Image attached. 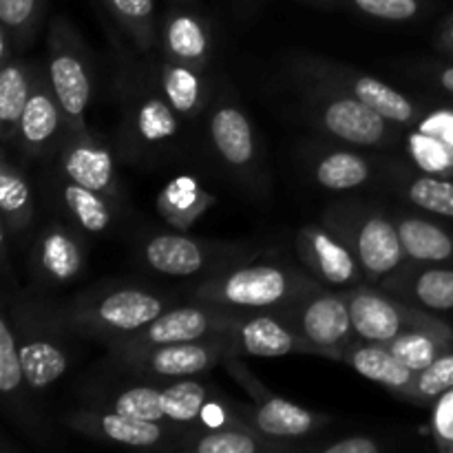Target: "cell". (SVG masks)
Returning a JSON list of instances; mask_svg holds the SVG:
<instances>
[{
	"label": "cell",
	"mask_w": 453,
	"mask_h": 453,
	"mask_svg": "<svg viewBox=\"0 0 453 453\" xmlns=\"http://www.w3.org/2000/svg\"><path fill=\"white\" fill-rule=\"evenodd\" d=\"M242 354L259 358H277L288 354H317V349L295 332V327L274 317L242 319L234 330Z\"/></svg>",
	"instance_id": "obj_19"
},
{
	"label": "cell",
	"mask_w": 453,
	"mask_h": 453,
	"mask_svg": "<svg viewBox=\"0 0 453 453\" xmlns=\"http://www.w3.org/2000/svg\"><path fill=\"white\" fill-rule=\"evenodd\" d=\"M323 453H380L383 445L376 442L374 438L367 436H349L345 441L332 442V445L321 447Z\"/></svg>",
	"instance_id": "obj_43"
},
{
	"label": "cell",
	"mask_w": 453,
	"mask_h": 453,
	"mask_svg": "<svg viewBox=\"0 0 453 453\" xmlns=\"http://www.w3.org/2000/svg\"><path fill=\"white\" fill-rule=\"evenodd\" d=\"M159 91L180 118H197L206 106V82L203 71L195 66L180 65L175 60H164L159 71Z\"/></svg>",
	"instance_id": "obj_26"
},
{
	"label": "cell",
	"mask_w": 453,
	"mask_h": 453,
	"mask_svg": "<svg viewBox=\"0 0 453 453\" xmlns=\"http://www.w3.org/2000/svg\"><path fill=\"white\" fill-rule=\"evenodd\" d=\"M447 38H449V42H451V49H453V20H451L449 29H447Z\"/></svg>",
	"instance_id": "obj_47"
},
{
	"label": "cell",
	"mask_w": 453,
	"mask_h": 453,
	"mask_svg": "<svg viewBox=\"0 0 453 453\" xmlns=\"http://www.w3.org/2000/svg\"><path fill=\"white\" fill-rule=\"evenodd\" d=\"M354 250H357L363 274L372 281L392 274L407 257L398 226L380 215H370L358 226Z\"/></svg>",
	"instance_id": "obj_15"
},
{
	"label": "cell",
	"mask_w": 453,
	"mask_h": 453,
	"mask_svg": "<svg viewBox=\"0 0 453 453\" xmlns=\"http://www.w3.org/2000/svg\"><path fill=\"white\" fill-rule=\"evenodd\" d=\"M166 310V301L155 292L142 288H119L97 296H82L60 310L56 321L78 334L113 343L149 326Z\"/></svg>",
	"instance_id": "obj_1"
},
{
	"label": "cell",
	"mask_w": 453,
	"mask_h": 453,
	"mask_svg": "<svg viewBox=\"0 0 453 453\" xmlns=\"http://www.w3.org/2000/svg\"><path fill=\"white\" fill-rule=\"evenodd\" d=\"M127 131L131 144L142 153L159 150L180 135V115L162 91L142 93L128 111Z\"/></svg>",
	"instance_id": "obj_16"
},
{
	"label": "cell",
	"mask_w": 453,
	"mask_h": 453,
	"mask_svg": "<svg viewBox=\"0 0 453 453\" xmlns=\"http://www.w3.org/2000/svg\"><path fill=\"white\" fill-rule=\"evenodd\" d=\"M212 248L180 233L155 234L144 246V261L166 277H193L211 264Z\"/></svg>",
	"instance_id": "obj_22"
},
{
	"label": "cell",
	"mask_w": 453,
	"mask_h": 453,
	"mask_svg": "<svg viewBox=\"0 0 453 453\" xmlns=\"http://www.w3.org/2000/svg\"><path fill=\"white\" fill-rule=\"evenodd\" d=\"M122 34L140 51H150L159 38L155 20V0H100Z\"/></svg>",
	"instance_id": "obj_31"
},
{
	"label": "cell",
	"mask_w": 453,
	"mask_h": 453,
	"mask_svg": "<svg viewBox=\"0 0 453 453\" xmlns=\"http://www.w3.org/2000/svg\"><path fill=\"white\" fill-rule=\"evenodd\" d=\"M197 438L186 445V449L197 453H259V451H288L295 449L288 442L264 436L250 425H224L211 427L208 432L195 434Z\"/></svg>",
	"instance_id": "obj_25"
},
{
	"label": "cell",
	"mask_w": 453,
	"mask_h": 453,
	"mask_svg": "<svg viewBox=\"0 0 453 453\" xmlns=\"http://www.w3.org/2000/svg\"><path fill=\"white\" fill-rule=\"evenodd\" d=\"M113 411L133 416L150 423H166L164 416V396L157 388H131L119 392L111 403Z\"/></svg>",
	"instance_id": "obj_39"
},
{
	"label": "cell",
	"mask_w": 453,
	"mask_h": 453,
	"mask_svg": "<svg viewBox=\"0 0 453 453\" xmlns=\"http://www.w3.org/2000/svg\"><path fill=\"white\" fill-rule=\"evenodd\" d=\"M173 3H175V4H188V7H195V3H197V0H173Z\"/></svg>",
	"instance_id": "obj_46"
},
{
	"label": "cell",
	"mask_w": 453,
	"mask_h": 453,
	"mask_svg": "<svg viewBox=\"0 0 453 453\" xmlns=\"http://www.w3.org/2000/svg\"><path fill=\"white\" fill-rule=\"evenodd\" d=\"M411 202L434 215L453 217V181L438 177H418L407 190Z\"/></svg>",
	"instance_id": "obj_40"
},
{
	"label": "cell",
	"mask_w": 453,
	"mask_h": 453,
	"mask_svg": "<svg viewBox=\"0 0 453 453\" xmlns=\"http://www.w3.org/2000/svg\"><path fill=\"white\" fill-rule=\"evenodd\" d=\"M312 283L283 265H243L203 281L195 299L230 310H268L296 303Z\"/></svg>",
	"instance_id": "obj_3"
},
{
	"label": "cell",
	"mask_w": 453,
	"mask_h": 453,
	"mask_svg": "<svg viewBox=\"0 0 453 453\" xmlns=\"http://www.w3.org/2000/svg\"><path fill=\"white\" fill-rule=\"evenodd\" d=\"M296 246L305 265L330 286H348L357 281L361 274L357 252L345 246L343 239L330 234L327 230L317 228V226L303 228L299 233Z\"/></svg>",
	"instance_id": "obj_13"
},
{
	"label": "cell",
	"mask_w": 453,
	"mask_h": 453,
	"mask_svg": "<svg viewBox=\"0 0 453 453\" xmlns=\"http://www.w3.org/2000/svg\"><path fill=\"white\" fill-rule=\"evenodd\" d=\"M438 82H441V87L445 88V91L453 93V66H449V69H445L438 75Z\"/></svg>",
	"instance_id": "obj_44"
},
{
	"label": "cell",
	"mask_w": 453,
	"mask_h": 453,
	"mask_svg": "<svg viewBox=\"0 0 453 453\" xmlns=\"http://www.w3.org/2000/svg\"><path fill=\"white\" fill-rule=\"evenodd\" d=\"M361 13L388 22H405L420 13V0H349Z\"/></svg>",
	"instance_id": "obj_41"
},
{
	"label": "cell",
	"mask_w": 453,
	"mask_h": 453,
	"mask_svg": "<svg viewBox=\"0 0 453 453\" xmlns=\"http://www.w3.org/2000/svg\"><path fill=\"white\" fill-rule=\"evenodd\" d=\"M239 323H242V317L230 312V308L197 301V305L166 310L142 330L122 336L109 345L113 357H118V354L140 352V349L162 348V345L190 343V341L211 339V336L234 334Z\"/></svg>",
	"instance_id": "obj_4"
},
{
	"label": "cell",
	"mask_w": 453,
	"mask_h": 453,
	"mask_svg": "<svg viewBox=\"0 0 453 453\" xmlns=\"http://www.w3.org/2000/svg\"><path fill=\"white\" fill-rule=\"evenodd\" d=\"M16 326L20 327V332H16V339L27 383L34 392L51 388L69 367V357H66L65 348L56 339L44 336L38 326L25 321V319L20 323L16 319Z\"/></svg>",
	"instance_id": "obj_17"
},
{
	"label": "cell",
	"mask_w": 453,
	"mask_h": 453,
	"mask_svg": "<svg viewBox=\"0 0 453 453\" xmlns=\"http://www.w3.org/2000/svg\"><path fill=\"white\" fill-rule=\"evenodd\" d=\"M34 264L40 279L51 286H65L82 273L84 248L71 230L49 226L35 243Z\"/></svg>",
	"instance_id": "obj_21"
},
{
	"label": "cell",
	"mask_w": 453,
	"mask_h": 453,
	"mask_svg": "<svg viewBox=\"0 0 453 453\" xmlns=\"http://www.w3.org/2000/svg\"><path fill=\"white\" fill-rule=\"evenodd\" d=\"M296 303H299V312L292 314L296 332L317 349V354L343 358V352L354 334L348 295L319 290L301 296Z\"/></svg>",
	"instance_id": "obj_8"
},
{
	"label": "cell",
	"mask_w": 453,
	"mask_h": 453,
	"mask_svg": "<svg viewBox=\"0 0 453 453\" xmlns=\"http://www.w3.org/2000/svg\"><path fill=\"white\" fill-rule=\"evenodd\" d=\"M226 365H228V372H233L234 379L250 392L252 401H255V405L246 410V423L264 436L277 438V441H295V438L310 436L327 423L326 416L312 414L305 407L295 405L281 396H274L273 392L261 388L259 380L246 367L239 365L234 357L228 358Z\"/></svg>",
	"instance_id": "obj_7"
},
{
	"label": "cell",
	"mask_w": 453,
	"mask_h": 453,
	"mask_svg": "<svg viewBox=\"0 0 453 453\" xmlns=\"http://www.w3.org/2000/svg\"><path fill=\"white\" fill-rule=\"evenodd\" d=\"M396 226L410 259L420 264H442L453 257V239L441 226L418 217H405Z\"/></svg>",
	"instance_id": "obj_29"
},
{
	"label": "cell",
	"mask_w": 453,
	"mask_h": 453,
	"mask_svg": "<svg viewBox=\"0 0 453 453\" xmlns=\"http://www.w3.org/2000/svg\"><path fill=\"white\" fill-rule=\"evenodd\" d=\"M303 3H310V4H317V7H326V9H332L339 4V0H303Z\"/></svg>",
	"instance_id": "obj_45"
},
{
	"label": "cell",
	"mask_w": 453,
	"mask_h": 453,
	"mask_svg": "<svg viewBox=\"0 0 453 453\" xmlns=\"http://www.w3.org/2000/svg\"><path fill=\"white\" fill-rule=\"evenodd\" d=\"M453 389V354H441L432 365L416 372L405 396L411 403H434Z\"/></svg>",
	"instance_id": "obj_36"
},
{
	"label": "cell",
	"mask_w": 453,
	"mask_h": 453,
	"mask_svg": "<svg viewBox=\"0 0 453 453\" xmlns=\"http://www.w3.org/2000/svg\"><path fill=\"white\" fill-rule=\"evenodd\" d=\"M47 0H0V34L7 35L13 51L34 42L42 25Z\"/></svg>",
	"instance_id": "obj_33"
},
{
	"label": "cell",
	"mask_w": 453,
	"mask_h": 453,
	"mask_svg": "<svg viewBox=\"0 0 453 453\" xmlns=\"http://www.w3.org/2000/svg\"><path fill=\"white\" fill-rule=\"evenodd\" d=\"M370 164L349 150H332L314 166V180L327 190H349L370 180Z\"/></svg>",
	"instance_id": "obj_34"
},
{
	"label": "cell",
	"mask_w": 453,
	"mask_h": 453,
	"mask_svg": "<svg viewBox=\"0 0 453 453\" xmlns=\"http://www.w3.org/2000/svg\"><path fill=\"white\" fill-rule=\"evenodd\" d=\"M242 354L234 334L211 336V339L190 341V343H173L162 348L140 349V352L118 354L119 365L128 370L144 372L162 379H188L203 374L219 363Z\"/></svg>",
	"instance_id": "obj_5"
},
{
	"label": "cell",
	"mask_w": 453,
	"mask_h": 453,
	"mask_svg": "<svg viewBox=\"0 0 453 453\" xmlns=\"http://www.w3.org/2000/svg\"><path fill=\"white\" fill-rule=\"evenodd\" d=\"M434 432H436L441 447H453V389L441 396L434 414Z\"/></svg>",
	"instance_id": "obj_42"
},
{
	"label": "cell",
	"mask_w": 453,
	"mask_h": 453,
	"mask_svg": "<svg viewBox=\"0 0 453 453\" xmlns=\"http://www.w3.org/2000/svg\"><path fill=\"white\" fill-rule=\"evenodd\" d=\"M319 119L332 137L349 144L376 146L388 140L389 119L349 93L332 96L321 106Z\"/></svg>",
	"instance_id": "obj_10"
},
{
	"label": "cell",
	"mask_w": 453,
	"mask_h": 453,
	"mask_svg": "<svg viewBox=\"0 0 453 453\" xmlns=\"http://www.w3.org/2000/svg\"><path fill=\"white\" fill-rule=\"evenodd\" d=\"M445 339L447 336L420 330V332H410V334L392 341L389 348H392V352L396 354L407 367H411L414 372H420L427 365H432V363L441 357L442 341Z\"/></svg>",
	"instance_id": "obj_37"
},
{
	"label": "cell",
	"mask_w": 453,
	"mask_h": 453,
	"mask_svg": "<svg viewBox=\"0 0 453 453\" xmlns=\"http://www.w3.org/2000/svg\"><path fill=\"white\" fill-rule=\"evenodd\" d=\"M208 128H211L212 144L226 166L234 168V171L252 168L257 159L255 131H252L248 115L237 104L233 102L217 104Z\"/></svg>",
	"instance_id": "obj_18"
},
{
	"label": "cell",
	"mask_w": 453,
	"mask_h": 453,
	"mask_svg": "<svg viewBox=\"0 0 453 453\" xmlns=\"http://www.w3.org/2000/svg\"><path fill=\"white\" fill-rule=\"evenodd\" d=\"M162 396L164 416L168 423L193 425L202 418L211 392L202 383H197L195 376H188V379H177V383L164 388Z\"/></svg>",
	"instance_id": "obj_35"
},
{
	"label": "cell",
	"mask_w": 453,
	"mask_h": 453,
	"mask_svg": "<svg viewBox=\"0 0 453 453\" xmlns=\"http://www.w3.org/2000/svg\"><path fill=\"white\" fill-rule=\"evenodd\" d=\"M343 361L352 367L354 372L363 376V379L372 380V383L380 385V388L389 389L396 396H405L407 389L414 383L416 372L407 367L392 348L385 343H349L348 349L343 352Z\"/></svg>",
	"instance_id": "obj_20"
},
{
	"label": "cell",
	"mask_w": 453,
	"mask_h": 453,
	"mask_svg": "<svg viewBox=\"0 0 453 453\" xmlns=\"http://www.w3.org/2000/svg\"><path fill=\"white\" fill-rule=\"evenodd\" d=\"M66 142L62 144L60 166L66 180L91 188L104 197L118 195V180H115V166L111 150L93 140L88 133L73 135L66 133Z\"/></svg>",
	"instance_id": "obj_11"
},
{
	"label": "cell",
	"mask_w": 453,
	"mask_h": 453,
	"mask_svg": "<svg viewBox=\"0 0 453 453\" xmlns=\"http://www.w3.org/2000/svg\"><path fill=\"white\" fill-rule=\"evenodd\" d=\"M62 124H65V115L49 82V73H44L38 66L34 91L22 111L16 144L31 157H40L53 144Z\"/></svg>",
	"instance_id": "obj_12"
},
{
	"label": "cell",
	"mask_w": 453,
	"mask_h": 453,
	"mask_svg": "<svg viewBox=\"0 0 453 453\" xmlns=\"http://www.w3.org/2000/svg\"><path fill=\"white\" fill-rule=\"evenodd\" d=\"M0 392L4 396V405L16 411L18 418H25L27 394L34 389L27 383L25 370H22L16 330L12 326L9 312H3V319H0Z\"/></svg>",
	"instance_id": "obj_28"
},
{
	"label": "cell",
	"mask_w": 453,
	"mask_h": 453,
	"mask_svg": "<svg viewBox=\"0 0 453 453\" xmlns=\"http://www.w3.org/2000/svg\"><path fill=\"white\" fill-rule=\"evenodd\" d=\"M212 203V197L203 193L199 181L190 175L175 177L157 197V211L171 226L186 230Z\"/></svg>",
	"instance_id": "obj_27"
},
{
	"label": "cell",
	"mask_w": 453,
	"mask_h": 453,
	"mask_svg": "<svg viewBox=\"0 0 453 453\" xmlns=\"http://www.w3.org/2000/svg\"><path fill=\"white\" fill-rule=\"evenodd\" d=\"M349 314H352L354 334L361 336L370 343H385L410 334V332L427 330L434 334H441L449 339V332L445 326L432 317L416 312L380 292L370 290V288H357L348 292Z\"/></svg>",
	"instance_id": "obj_6"
},
{
	"label": "cell",
	"mask_w": 453,
	"mask_h": 453,
	"mask_svg": "<svg viewBox=\"0 0 453 453\" xmlns=\"http://www.w3.org/2000/svg\"><path fill=\"white\" fill-rule=\"evenodd\" d=\"M0 212L4 233H22L34 219V197L25 175L3 157L0 164Z\"/></svg>",
	"instance_id": "obj_30"
},
{
	"label": "cell",
	"mask_w": 453,
	"mask_h": 453,
	"mask_svg": "<svg viewBox=\"0 0 453 453\" xmlns=\"http://www.w3.org/2000/svg\"><path fill=\"white\" fill-rule=\"evenodd\" d=\"M47 73L65 115L66 133H88L84 115L93 100V66L88 49L73 22L53 18L47 34Z\"/></svg>",
	"instance_id": "obj_2"
},
{
	"label": "cell",
	"mask_w": 453,
	"mask_h": 453,
	"mask_svg": "<svg viewBox=\"0 0 453 453\" xmlns=\"http://www.w3.org/2000/svg\"><path fill=\"white\" fill-rule=\"evenodd\" d=\"M60 197L71 219L87 233H104L111 226L113 212H111V203L106 202L104 195L66 180L60 188Z\"/></svg>",
	"instance_id": "obj_32"
},
{
	"label": "cell",
	"mask_w": 453,
	"mask_h": 453,
	"mask_svg": "<svg viewBox=\"0 0 453 453\" xmlns=\"http://www.w3.org/2000/svg\"><path fill=\"white\" fill-rule=\"evenodd\" d=\"M334 82H339V87H343L345 93L358 97V100L365 102L367 106L379 111V113L383 115L385 119H389V122L410 124L411 119H414L416 109L414 104H411L410 97L398 93L396 88H392L389 84H385L383 80L345 71V73L334 75Z\"/></svg>",
	"instance_id": "obj_24"
},
{
	"label": "cell",
	"mask_w": 453,
	"mask_h": 453,
	"mask_svg": "<svg viewBox=\"0 0 453 453\" xmlns=\"http://www.w3.org/2000/svg\"><path fill=\"white\" fill-rule=\"evenodd\" d=\"M414 299L427 310H453V270L432 268L414 279Z\"/></svg>",
	"instance_id": "obj_38"
},
{
	"label": "cell",
	"mask_w": 453,
	"mask_h": 453,
	"mask_svg": "<svg viewBox=\"0 0 453 453\" xmlns=\"http://www.w3.org/2000/svg\"><path fill=\"white\" fill-rule=\"evenodd\" d=\"M159 38L168 60L206 71L212 51V34L206 20L188 4H175L164 20Z\"/></svg>",
	"instance_id": "obj_14"
},
{
	"label": "cell",
	"mask_w": 453,
	"mask_h": 453,
	"mask_svg": "<svg viewBox=\"0 0 453 453\" xmlns=\"http://www.w3.org/2000/svg\"><path fill=\"white\" fill-rule=\"evenodd\" d=\"M38 66L20 60H9L0 71V135L4 144H12L18 137L22 111L34 91Z\"/></svg>",
	"instance_id": "obj_23"
},
{
	"label": "cell",
	"mask_w": 453,
	"mask_h": 453,
	"mask_svg": "<svg viewBox=\"0 0 453 453\" xmlns=\"http://www.w3.org/2000/svg\"><path fill=\"white\" fill-rule=\"evenodd\" d=\"M65 425L82 434V436L93 438V441H104L124 447H142V449L164 445L168 436V429L164 427V423L133 418V416L119 414V411L75 410L65 416Z\"/></svg>",
	"instance_id": "obj_9"
}]
</instances>
